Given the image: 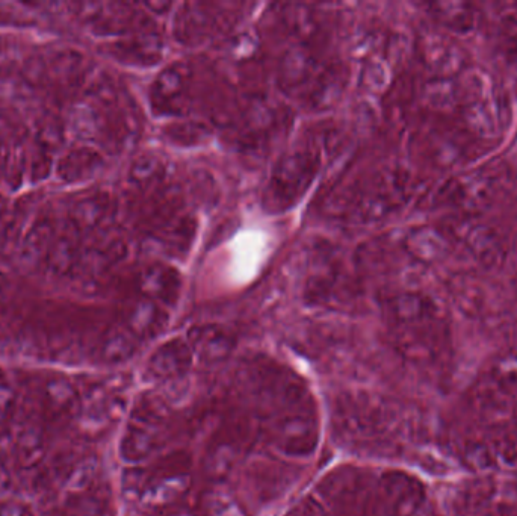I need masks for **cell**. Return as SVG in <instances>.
<instances>
[{"label":"cell","mask_w":517,"mask_h":516,"mask_svg":"<svg viewBox=\"0 0 517 516\" xmlns=\"http://www.w3.org/2000/svg\"><path fill=\"white\" fill-rule=\"evenodd\" d=\"M316 164L315 156L309 152H295L286 156L277 165L268 185L267 197L271 205L288 208L303 196L315 176Z\"/></svg>","instance_id":"6da1fadb"},{"label":"cell","mask_w":517,"mask_h":516,"mask_svg":"<svg viewBox=\"0 0 517 516\" xmlns=\"http://www.w3.org/2000/svg\"><path fill=\"white\" fill-rule=\"evenodd\" d=\"M102 164V156L96 150L81 146L64 153L56 162L53 171L62 184H79L93 178Z\"/></svg>","instance_id":"7a4b0ae2"},{"label":"cell","mask_w":517,"mask_h":516,"mask_svg":"<svg viewBox=\"0 0 517 516\" xmlns=\"http://www.w3.org/2000/svg\"><path fill=\"white\" fill-rule=\"evenodd\" d=\"M55 238V227L49 218L35 221L23 237L19 252L20 264L26 268L38 267L49 255Z\"/></svg>","instance_id":"3957f363"},{"label":"cell","mask_w":517,"mask_h":516,"mask_svg":"<svg viewBox=\"0 0 517 516\" xmlns=\"http://www.w3.org/2000/svg\"><path fill=\"white\" fill-rule=\"evenodd\" d=\"M114 203L106 193L91 194L79 200L72 209L73 226L78 231H96L111 217Z\"/></svg>","instance_id":"277c9868"},{"label":"cell","mask_w":517,"mask_h":516,"mask_svg":"<svg viewBox=\"0 0 517 516\" xmlns=\"http://www.w3.org/2000/svg\"><path fill=\"white\" fill-rule=\"evenodd\" d=\"M186 93V73L179 66L165 70L153 85L152 97L156 108L174 112Z\"/></svg>","instance_id":"5b68a950"},{"label":"cell","mask_w":517,"mask_h":516,"mask_svg":"<svg viewBox=\"0 0 517 516\" xmlns=\"http://www.w3.org/2000/svg\"><path fill=\"white\" fill-rule=\"evenodd\" d=\"M141 288L149 297L161 300H173L179 293L180 276L173 268L165 265H152L141 274Z\"/></svg>","instance_id":"8992f818"},{"label":"cell","mask_w":517,"mask_h":516,"mask_svg":"<svg viewBox=\"0 0 517 516\" xmlns=\"http://www.w3.org/2000/svg\"><path fill=\"white\" fill-rule=\"evenodd\" d=\"M79 261V246L75 234L66 232L61 237L55 238L46 262L49 271L55 276H64L69 273Z\"/></svg>","instance_id":"52a82bcc"},{"label":"cell","mask_w":517,"mask_h":516,"mask_svg":"<svg viewBox=\"0 0 517 516\" xmlns=\"http://www.w3.org/2000/svg\"><path fill=\"white\" fill-rule=\"evenodd\" d=\"M67 131L76 141L94 140L100 132V117L96 109L90 105H76L70 112Z\"/></svg>","instance_id":"ba28073f"},{"label":"cell","mask_w":517,"mask_h":516,"mask_svg":"<svg viewBox=\"0 0 517 516\" xmlns=\"http://www.w3.org/2000/svg\"><path fill=\"white\" fill-rule=\"evenodd\" d=\"M313 66H315V61L307 50L300 49V47L289 50L283 58L282 73H280L283 84L286 87H298L309 78Z\"/></svg>","instance_id":"9c48e42d"},{"label":"cell","mask_w":517,"mask_h":516,"mask_svg":"<svg viewBox=\"0 0 517 516\" xmlns=\"http://www.w3.org/2000/svg\"><path fill=\"white\" fill-rule=\"evenodd\" d=\"M49 63L50 72L56 78L69 79L78 75L84 63V56L78 50L62 49L50 56Z\"/></svg>","instance_id":"30bf717a"},{"label":"cell","mask_w":517,"mask_h":516,"mask_svg":"<svg viewBox=\"0 0 517 516\" xmlns=\"http://www.w3.org/2000/svg\"><path fill=\"white\" fill-rule=\"evenodd\" d=\"M165 168L162 161L155 156H144V158L135 161L131 168L132 184L140 188L149 187L155 182L161 181L164 176Z\"/></svg>","instance_id":"8fae6325"},{"label":"cell","mask_w":517,"mask_h":516,"mask_svg":"<svg viewBox=\"0 0 517 516\" xmlns=\"http://www.w3.org/2000/svg\"><path fill=\"white\" fill-rule=\"evenodd\" d=\"M410 249L419 258L433 261L445 253V241L433 231H422L410 238Z\"/></svg>","instance_id":"7c38bea8"},{"label":"cell","mask_w":517,"mask_h":516,"mask_svg":"<svg viewBox=\"0 0 517 516\" xmlns=\"http://www.w3.org/2000/svg\"><path fill=\"white\" fill-rule=\"evenodd\" d=\"M469 123L483 137H493L498 132L495 109L487 102H480L472 106L469 111Z\"/></svg>","instance_id":"4fadbf2b"},{"label":"cell","mask_w":517,"mask_h":516,"mask_svg":"<svg viewBox=\"0 0 517 516\" xmlns=\"http://www.w3.org/2000/svg\"><path fill=\"white\" fill-rule=\"evenodd\" d=\"M428 52H430V58L434 66L439 67V69L454 70L459 66V53H457L456 47L449 46L448 43L434 41Z\"/></svg>","instance_id":"5bb4252c"},{"label":"cell","mask_w":517,"mask_h":516,"mask_svg":"<svg viewBox=\"0 0 517 516\" xmlns=\"http://www.w3.org/2000/svg\"><path fill=\"white\" fill-rule=\"evenodd\" d=\"M425 100L436 108H448L456 100V90L451 82H433L425 88Z\"/></svg>","instance_id":"9a60e30c"},{"label":"cell","mask_w":517,"mask_h":516,"mask_svg":"<svg viewBox=\"0 0 517 516\" xmlns=\"http://www.w3.org/2000/svg\"><path fill=\"white\" fill-rule=\"evenodd\" d=\"M61 138V129L55 123H41L40 128H38L37 140L40 149L44 152L50 153V150L55 149L61 143Z\"/></svg>","instance_id":"2e32d148"},{"label":"cell","mask_w":517,"mask_h":516,"mask_svg":"<svg viewBox=\"0 0 517 516\" xmlns=\"http://www.w3.org/2000/svg\"><path fill=\"white\" fill-rule=\"evenodd\" d=\"M31 173L35 181H43L52 173L53 164L50 153L40 149L37 155L32 156Z\"/></svg>","instance_id":"e0dca14e"},{"label":"cell","mask_w":517,"mask_h":516,"mask_svg":"<svg viewBox=\"0 0 517 516\" xmlns=\"http://www.w3.org/2000/svg\"><path fill=\"white\" fill-rule=\"evenodd\" d=\"M5 212H7V203L0 197V221L5 217Z\"/></svg>","instance_id":"ac0fdd59"}]
</instances>
